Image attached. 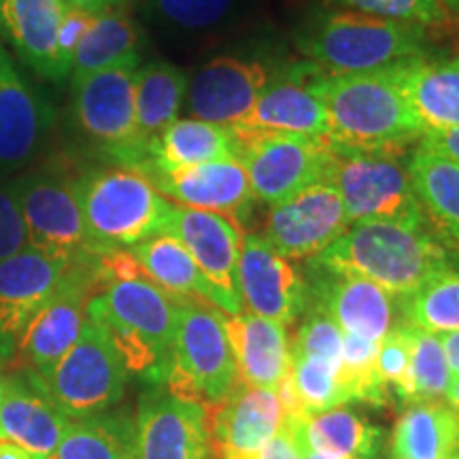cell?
I'll list each match as a JSON object with an SVG mask.
<instances>
[{
  "label": "cell",
  "mask_w": 459,
  "mask_h": 459,
  "mask_svg": "<svg viewBox=\"0 0 459 459\" xmlns=\"http://www.w3.org/2000/svg\"><path fill=\"white\" fill-rule=\"evenodd\" d=\"M311 266L351 274L406 298L434 277L459 273L457 245L446 240L429 220L353 221Z\"/></svg>",
  "instance_id": "1"
},
{
  "label": "cell",
  "mask_w": 459,
  "mask_h": 459,
  "mask_svg": "<svg viewBox=\"0 0 459 459\" xmlns=\"http://www.w3.org/2000/svg\"><path fill=\"white\" fill-rule=\"evenodd\" d=\"M400 65L370 73L317 74L313 90L328 113V139L347 149L404 152L423 136L400 85Z\"/></svg>",
  "instance_id": "2"
},
{
  "label": "cell",
  "mask_w": 459,
  "mask_h": 459,
  "mask_svg": "<svg viewBox=\"0 0 459 459\" xmlns=\"http://www.w3.org/2000/svg\"><path fill=\"white\" fill-rule=\"evenodd\" d=\"M177 313L179 298L143 273L107 281L88 302V315L105 325L130 375L156 385L169 375Z\"/></svg>",
  "instance_id": "3"
},
{
  "label": "cell",
  "mask_w": 459,
  "mask_h": 459,
  "mask_svg": "<svg viewBox=\"0 0 459 459\" xmlns=\"http://www.w3.org/2000/svg\"><path fill=\"white\" fill-rule=\"evenodd\" d=\"M298 49L325 74L370 73L428 56V30L359 11L324 7L296 34Z\"/></svg>",
  "instance_id": "4"
},
{
  "label": "cell",
  "mask_w": 459,
  "mask_h": 459,
  "mask_svg": "<svg viewBox=\"0 0 459 459\" xmlns=\"http://www.w3.org/2000/svg\"><path fill=\"white\" fill-rule=\"evenodd\" d=\"M85 230L94 251L130 249L164 232L172 203L141 170H94L74 181Z\"/></svg>",
  "instance_id": "5"
},
{
  "label": "cell",
  "mask_w": 459,
  "mask_h": 459,
  "mask_svg": "<svg viewBox=\"0 0 459 459\" xmlns=\"http://www.w3.org/2000/svg\"><path fill=\"white\" fill-rule=\"evenodd\" d=\"M223 317L226 313L211 304L179 298L164 385L172 395L204 411L226 398L238 381Z\"/></svg>",
  "instance_id": "6"
},
{
  "label": "cell",
  "mask_w": 459,
  "mask_h": 459,
  "mask_svg": "<svg viewBox=\"0 0 459 459\" xmlns=\"http://www.w3.org/2000/svg\"><path fill=\"white\" fill-rule=\"evenodd\" d=\"M324 181L341 194L349 221L428 220L412 189L409 160L389 149H347L330 143Z\"/></svg>",
  "instance_id": "7"
},
{
  "label": "cell",
  "mask_w": 459,
  "mask_h": 459,
  "mask_svg": "<svg viewBox=\"0 0 459 459\" xmlns=\"http://www.w3.org/2000/svg\"><path fill=\"white\" fill-rule=\"evenodd\" d=\"M128 368L100 321L85 317L77 341L41 377L51 400L73 419L99 415L124 395Z\"/></svg>",
  "instance_id": "8"
},
{
  "label": "cell",
  "mask_w": 459,
  "mask_h": 459,
  "mask_svg": "<svg viewBox=\"0 0 459 459\" xmlns=\"http://www.w3.org/2000/svg\"><path fill=\"white\" fill-rule=\"evenodd\" d=\"M255 200L277 204L300 189L324 181L330 162V141L325 136L277 134L232 126Z\"/></svg>",
  "instance_id": "9"
},
{
  "label": "cell",
  "mask_w": 459,
  "mask_h": 459,
  "mask_svg": "<svg viewBox=\"0 0 459 459\" xmlns=\"http://www.w3.org/2000/svg\"><path fill=\"white\" fill-rule=\"evenodd\" d=\"M134 71L107 68L73 82L74 119L88 139L128 169H139L143 149L136 136Z\"/></svg>",
  "instance_id": "10"
},
{
  "label": "cell",
  "mask_w": 459,
  "mask_h": 459,
  "mask_svg": "<svg viewBox=\"0 0 459 459\" xmlns=\"http://www.w3.org/2000/svg\"><path fill=\"white\" fill-rule=\"evenodd\" d=\"M13 187L26 221L28 245L71 264L99 254L90 243L74 181L34 172Z\"/></svg>",
  "instance_id": "11"
},
{
  "label": "cell",
  "mask_w": 459,
  "mask_h": 459,
  "mask_svg": "<svg viewBox=\"0 0 459 459\" xmlns=\"http://www.w3.org/2000/svg\"><path fill=\"white\" fill-rule=\"evenodd\" d=\"M96 257L99 254L73 264L56 296L28 325L15 351L17 364L26 366L39 377H45L73 347L88 317L90 298L100 287Z\"/></svg>",
  "instance_id": "12"
},
{
  "label": "cell",
  "mask_w": 459,
  "mask_h": 459,
  "mask_svg": "<svg viewBox=\"0 0 459 459\" xmlns=\"http://www.w3.org/2000/svg\"><path fill=\"white\" fill-rule=\"evenodd\" d=\"M349 226L341 194L328 181H317L273 204L262 234L287 260H313Z\"/></svg>",
  "instance_id": "13"
},
{
  "label": "cell",
  "mask_w": 459,
  "mask_h": 459,
  "mask_svg": "<svg viewBox=\"0 0 459 459\" xmlns=\"http://www.w3.org/2000/svg\"><path fill=\"white\" fill-rule=\"evenodd\" d=\"M162 234H172L179 238L189 251L200 273L213 287L220 311L226 315L245 311L237 283L243 230L237 223L211 211L172 204Z\"/></svg>",
  "instance_id": "14"
},
{
  "label": "cell",
  "mask_w": 459,
  "mask_h": 459,
  "mask_svg": "<svg viewBox=\"0 0 459 459\" xmlns=\"http://www.w3.org/2000/svg\"><path fill=\"white\" fill-rule=\"evenodd\" d=\"M273 79L271 62L260 56H215L187 79V111L204 122L238 126Z\"/></svg>",
  "instance_id": "15"
},
{
  "label": "cell",
  "mask_w": 459,
  "mask_h": 459,
  "mask_svg": "<svg viewBox=\"0 0 459 459\" xmlns=\"http://www.w3.org/2000/svg\"><path fill=\"white\" fill-rule=\"evenodd\" d=\"M238 294L247 313L290 325L307 311V281L262 232L243 234L237 266Z\"/></svg>",
  "instance_id": "16"
},
{
  "label": "cell",
  "mask_w": 459,
  "mask_h": 459,
  "mask_svg": "<svg viewBox=\"0 0 459 459\" xmlns=\"http://www.w3.org/2000/svg\"><path fill=\"white\" fill-rule=\"evenodd\" d=\"M136 459H213L206 411L169 389L141 395L134 417Z\"/></svg>",
  "instance_id": "17"
},
{
  "label": "cell",
  "mask_w": 459,
  "mask_h": 459,
  "mask_svg": "<svg viewBox=\"0 0 459 459\" xmlns=\"http://www.w3.org/2000/svg\"><path fill=\"white\" fill-rule=\"evenodd\" d=\"M71 266L34 247L0 262V355L17 351L30 321L56 296Z\"/></svg>",
  "instance_id": "18"
},
{
  "label": "cell",
  "mask_w": 459,
  "mask_h": 459,
  "mask_svg": "<svg viewBox=\"0 0 459 459\" xmlns=\"http://www.w3.org/2000/svg\"><path fill=\"white\" fill-rule=\"evenodd\" d=\"M164 198L189 209L211 211L228 217L243 230L254 209L247 170L238 158L217 160L175 170L143 172Z\"/></svg>",
  "instance_id": "19"
},
{
  "label": "cell",
  "mask_w": 459,
  "mask_h": 459,
  "mask_svg": "<svg viewBox=\"0 0 459 459\" xmlns=\"http://www.w3.org/2000/svg\"><path fill=\"white\" fill-rule=\"evenodd\" d=\"M307 283V307L334 321L341 332H353L368 341L381 342L394 328L400 311V298L372 281L334 274L311 266Z\"/></svg>",
  "instance_id": "20"
},
{
  "label": "cell",
  "mask_w": 459,
  "mask_h": 459,
  "mask_svg": "<svg viewBox=\"0 0 459 459\" xmlns=\"http://www.w3.org/2000/svg\"><path fill=\"white\" fill-rule=\"evenodd\" d=\"M283 421L277 392L237 381L226 398L206 409L213 459L257 453L281 432Z\"/></svg>",
  "instance_id": "21"
},
{
  "label": "cell",
  "mask_w": 459,
  "mask_h": 459,
  "mask_svg": "<svg viewBox=\"0 0 459 459\" xmlns=\"http://www.w3.org/2000/svg\"><path fill=\"white\" fill-rule=\"evenodd\" d=\"M73 417L51 400L37 372L4 377L0 402V440L22 446L37 459H51L65 438Z\"/></svg>",
  "instance_id": "22"
},
{
  "label": "cell",
  "mask_w": 459,
  "mask_h": 459,
  "mask_svg": "<svg viewBox=\"0 0 459 459\" xmlns=\"http://www.w3.org/2000/svg\"><path fill=\"white\" fill-rule=\"evenodd\" d=\"M317 71V66H313V71L296 68V73L274 77L237 128L277 134L328 136V113L313 90Z\"/></svg>",
  "instance_id": "23"
},
{
  "label": "cell",
  "mask_w": 459,
  "mask_h": 459,
  "mask_svg": "<svg viewBox=\"0 0 459 459\" xmlns=\"http://www.w3.org/2000/svg\"><path fill=\"white\" fill-rule=\"evenodd\" d=\"M68 4L65 0H0V34L22 60L51 82H65L57 56V34Z\"/></svg>",
  "instance_id": "24"
},
{
  "label": "cell",
  "mask_w": 459,
  "mask_h": 459,
  "mask_svg": "<svg viewBox=\"0 0 459 459\" xmlns=\"http://www.w3.org/2000/svg\"><path fill=\"white\" fill-rule=\"evenodd\" d=\"M223 324L237 361L238 381L251 387L277 392L279 383L290 368L287 325L247 311L226 315Z\"/></svg>",
  "instance_id": "25"
},
{
  "label": "cell",
  "mask_w": 459,
  "mask_h": 459,
  "mask_svg": "<svg viewBox=\"0 0 459 459\" xmlns=\"http://www.w3.org/2000/svg\"><path fill=\"white\" fill-rule=\"evenodd\" d=\"M49 126V108L30 90L0 48V164L15 166L37 153Z\"/></svg>",
  "instance_id": "26"
},
{
  "label": "cell",
  "mask_w": 459,
  "mask_h": 459,
  "mask_svg": "<svg viewBox=\"0 0 459 459\" xmlns=\"http://www.w3.org/2000/svg\"><path fill=\"white\" fill-rule=\"evenodd\" d=\"M400 85L423 134L459 126V56H429L402 62Z\"/></svg>",
  "instance_id": "27"
},
{
  "label": "cell",
  "mask_w": 459,
  "mask_h": 459,
  "mask_svg": "<svg viewBox=\"0 0 459 459\" xmlns=\"http://www.w3.org/2000/svg\"><path fill=\"white\" fill-rule=\"evenodd\" d=\"M230 158H238V141L232 126L186 117L175 119L152 141L145 160L136 170H175Z\"/></svg>",
  "instance_id": "28"
},
{
  "label": "cell",
  "mask_w": 459,
  "mask_h": 459,
  "mask_svg": "<svg viewBox=\"0 0 459 459\" xmlns=\"http://www.w3.org/2000/svg\"><path fill=\"white\" fill-rule=\"evenodd\" d=\"M455 453H459V415L445 400L406 406L387 445V459H446Z\"/></svg>",
  "instance_id": "29"
},
{
  "label": "cell",
  "mask_w": 459,
  "mask_h": 459,
  "mask_svg": "<svg viewBox=\"0 0 459 459\" xmlns=\"http://www.w3.org/2000/svg\"><path fill=\"white\" fill-rule=\"evenodd\" d=\"M141 30L124 9L108 7L94 15L71 62V79L117 66H141Z\"/></svg>",
  "instance_id": "30"
},
{
  "label": "cell",
  "mask_w": 459,
  "mask_h": 459,
  "mask_svg": "<svg viewBox=\"0 0 459 459\" xmlns=\"http://www.w3.org/2000/svg\"><path fill=\"white\" fill-rule=\"evenodd\" d=\"M283 426L311 449L332 451L351 459H381L385 446V432L344 404L304 421L285 419Z\"/></svg>",
  "instance_id": "31"
},
{
  "label": "cell",
  "mask_w": 459,
  "mask_h": 459,
  "mask_svg": "<svg viewBox=\"0 0 459 459\" xmlns=\"http://www.w3.org/2000/svg\"><path fill=\"white\" fill-rule=\"evenodd\" d=\"M186 91L187 74L170 62L153 60L134 71L136 136L143 149V160L152 141L158 139L175 119H179Z\"/></svg>",
  "instance_id": "32"
},
{
  "label": "cell",
  "mask_w": 459,
  "mask_h": 459,
  "mask_svg": "<svg viewBox=\"0 0 459 459\" xmlns=\"http://www.w3.org/2000/svg\"><path fill=\"white\" fill-rule=\"evenodd\" d=\"M412 189L429 223L459 245V162L415 147L409 158Z\"/></svg>",
  "instance_id": "33"
},
{
  "label": "cell",
  "mask_w": 459,
  "mask_h": 459,
  "mask_svg": "<svg viewBox=\"0 0 459 459\" xmlns=\"http://www.w3.org/2000/svg\"><path fill=\"white\" fill-rule=\"evenodd\" d=\"M128 251L139 262L143 274L169 294L220 308L213 287L200 273L198 264L194 262L179 238H175L172 234H156V237L130 247Z\"/></svg>",
  "instance_id": "34"
},
{
  "label": "cell",
  "mask_w": 459,
  "mask_h": 459,
  "mask_svg": "<svg viewBox=\"0 0 459 459\" xmlns=\"http://www.w3.org/2000/svg\"><path fill=\"white\" fill-rule=\"evenodd\" d=\"M51 459H136L134 419L107 411L73 419Z\"/></svg>",
  "instance_id": "35"
},
{
  "label": "cell",
  "mask_w": 459,
  "mask_h": 459,
  "mask_svg": "<svg viewBox=\"0 0 459 459\" xmlns=\"http://www.w3.org/2000/svg\"><path fill=\"white\" fill-rule=\"evenodd\" d=\"M402 324L428 332L459 330V273H446L400 298Z\"/></svg>",
  "instance_id": "36"
},
{
  "label": "cell",
  "mask_w": 459,
  "mask_h": 459,
  "mask_svg": "<svg viewBox=\"0 0 459 459\" xmlns=\"http://www.w3.org/2000/svg\"><path fill=\"white\" fill-rule=\"evenodd\" d=\"M406 328H409L411 341V361L409 383H406V392L402 402L409 406L415 404V402L445 400L453 375L449 366H446L438 334L415 328V325H406Z\"/></svg>",
  "instance_id": "37"
},
{
  "label": "cell",
  "mask_w": 459,
  "mask_h": 459,
  "mask_svg": "<svg viewBox=\"0 0 459 459\" xmlns=\"http://www.w3.org/2000/svg\"><path fill=\"white\" fill-rule=\"evenodd\" d=\"M377 358V341H368L353 332H342L341 381L349 402H364L377 409H383L392 402V387L383 381Z\"/></svg>",
  "instance_id": "38"
},
{
  "label": "cell",
  "mask_w": 459,
  "mask_h": 459,
  "mask_svg": "<svg viewBox=\"0 0 459 459\" xmlns=\"http://www.w3.org/2000/svg\"><path fill=\"white\" fill-rule=\"evenodd\" d=\"M287 375L307 419L349 402L341 381V368L332 366L330 361L290 355Z\"/></svg>",
  "instance_id": "39"
},
{
  "label": "cell",
  "mask_w": 459,
  "mask_h": 459,
  "mask_svg": "<svg viewBox=\"0 0 459 459\" xmlns=\"http://www.w3.org/2000/svg\"><path fill=\"white\" fill-rule=\"evenodd\" d=\"M240 0H147V11L166 30L206 34L221 28L234 15Z\"/></svg>",
  "instance_id": "40"
},
{
  "label": "cell",
  "mask_w": 459,
  "mask_h": 459,
  "mask_svg": "<svg viewBox=\"0 0 459 459\" xmlns=\"http://www.w3.org/2000/svg\"><path fill=\"white\" fill-rule=\"evenodd\" d=\"M324 4L419 26L428 32L449 30L455 26L449 11L438 0H324Z\"/></svg>",
  "instance_id": "41"
},
{
  "label": "cell",
  "mask_w": 459,
  "mask_h": 459,
  "mask_svg": "<svg viewBox=\"0 0 459 459\" xmlns=\"http://www.w3.org/2000/svg\"><path fill=\"white\" fill-rule=\"evenodd\" d=\"M290 355L325 359L342 368V332L328 315L307 307L296 338L290 342Z\"/></svg>",
  "instance_id": "42"
},
{
  "label": "cell",
  "mask_w": 459,
  "mask_h": 459,
  "mask_svg": "<svg viewBox=\"0 0 459 459\" xmlns=\"http://www.w3.org/2000/svg\"><path fill=\"white\" fill-rule=\"evenodd\" d=\"M409 361H411V341L409 328L404 324L394 325L392 330L378 342L377 366L383 381L394 389L395 395L402 400L409 383Z\"/></svg>",
  "instance_id": "43"
},
{
  "label": "cell",
  "mask_w": 459,
  "mask_h": 459,
  "mask_svg": "<svg viewBox=\"0 0 459 459\" xmlns=\"http://www.w3.org/2000/svg\"><path fill=\"white\" fill-rule=\"evenodd\" d=\"M26 247L30 245L15 187L0 186V262L20 254Z\"/></svg>",
  "instance_id": "44"
},
{
  "label": "cell",
  "mask_w": 459,
  "mask_h": 459,
  "mask_svg": "<svg viewBox=\"0 0 459 459\" xmlns=\"http://www.w3.org/2000/svg\"><path fill=\"white\" fill-rule=\"evenodd\" d=\"M96 13H90V11L77 9V7H66L65 17H62L60 34H57V56H60V65L65 68L66 77L71 74V62L73 54L77 49L79 41L88 30L91 20H94Z\"/></svg>",
  "instance_id": "45"
},
{
  "label": "cell",
  "mask_w": 459,
  "mask_h": 459,
  "mask_svg": "<svg viewBox=\"0 0 459 459\" xmlns=\"http://www.w3.org/2000/svg\"><path fill=\"white\" fill-rule=\"evenodd\" d=\"M228 459H302V453L298 449L294 436H291L290 429L283 426L271 443L264 445L257 453H251V455L228 457Z\"/></svg>",
  "instance_id": "46"
},
{
  "label": "cell",
  "mask_w": 459,
  "mask_h": 459,
  "mask_svg": "<svg viewBox=\"0 0 459 459\" xmlns=\"http://www.w3.org/2000/svg\"><path fill=\"white\" fill-rule=\"evenodd\" d=\"M417 145L428 149V152L440 153V156H445V158L457 160L459 162V126L457 128L423 134L421 139H419Z\"/></svg>",
  "instance_id": "47"
},
{
  "label": "cell",
  "mask_w": 459,
  "mask_h": 459,
  "mask_svg": "<svg viewBox=\"0 0 459 459\" xmlns=\"http://www.w3.org/2000/svg\"><path fill=\"white\" fill-rule=\"evenodd\" d=\"M443 344V351L446 358V366H449L451 375L459 377V330L453 332H436Z\"/></svg>",
  "instance_id": "48"
},
{
  "label": "cell",
  "mask_w": 459,
  "mask_h": 459,
  "mask_svg": "<svg viewBox=\"0 0 459 459\" xmlns=\"http://www.w3.org/2000/svg\"><path fill=\"white\" fill-rule=\"evenodd\" d=\"M68 7H77L83 11H90V13H100L108 7H117L122 4V0H65Z\"/></svg>",
  "instance_id": "49"
},
{
  "label": "cell",
  "mask_w": 459,
  "mask_h": 459,
  "mask_svg": "<svg viewBox=\"0 0 459 459\" xmlns=\"http://www.w3.org/2000/svg\"><path fill=\"white\" fill-rule=\"evenodd\" d=\"M291 436H294V440H296L298 449H300V453H302V459H351V457L338 455V453H332V451H319V449H311V446H308V445H304L302 440L298 438L296 434H291Z\"/></svg>",
  "instance_id": "50"
},
{
  "label": "cell",
  "mask_w": 459,
  "mask_h": 459,
  "mask_svg": "<svg viewBox=\"0 0 459 459\" xmlns=\"http://www.w3.org/2000/svg\"><path fill=\"white\" fill-rule=\"evenodd\" d=\"M0 459H37V457H34L32 453L22 449V446L3 443V440H0Z\"/></svg>",
  "instance_id": "51"
},
{
  "label": "cell",
  "mask_w": 459,
  "mask_h": 459,
  "mask_svg": "<svg viewBox=\"0 0 459 459\" xmlns=\"http://www.w3.org/2000/svg\"><path fill=\"white\" fill-rule=\"evenodd\" d=\"M445 402L459 415V377L451 378V385L445 394Z\"/></svg>",
  "instance_id": "52"
},
{
  "label": "cell",
  "mask_w": 459,
  "mask_h": 459,
  "mask_svg": "<svg viewBox=\"0 0 459 459\" xmlns=\"http://www.w3.org/2000/svg\"><path fill=\"white\" fill-rule=\"evenodd\" d=\"M438 3L449 11L453 22H455V26H459V0H438Z\"/></svg>",
  "instance_id": "53"
},
{
  "label": "cell",
  "mask_w": 459,
  "mask_h": 459,
  "mask_svg": "<svg viewBox=\"0 0 459 459\" xmlns=\"http://www.w3.org/2000/svg\"><path fill=\"white\" fill-rule=\"evenodd\" d=\"M3 394H4V377L0 375V402H3Z\"/></svg>",
  "instance_id": "54"
},
{
  "label": "cell",
  "mask_w": 459,
  "mask_h": 459,
  "mask_svg": "<svg viewBox=\"0 0 459 459\" xmlns=\"http://www.w3.org/2000/svg\"><path fill=\"white\" fill-rule=\"evenodd\" d=\"M446 459H459V453H455V455H451V457H446Z\"/></svg>",
  "instance_id": "55"
},
{
  "label": "cell",
  "mask_w": 459,
  "mask_h": 459,
  "mask_svg": "<svg viewBox=\"0 0 459 459\" xmlns=\"http://www.w3.org/2000/svg\"><path fill=\"white\" fill-rule=\"evenodd\" d=\"M122 3H126V0H122Z\"/></svg>",
  "instance_id": "56"
},
{
  "label": "cell",
  "mask_w": 459,
  "mask_h": 459,
  "mask_svg": "<svg viewBox=\"0 0 459 459\" xmlns=\"http://www.w3.org/2000/svg\"><path fill=\"white\" fill-rule=\"evenodd\" d=\"M457 56H459V54H457Z\"/></svg>",
  "instance_id": "57"
}]
</instances>
